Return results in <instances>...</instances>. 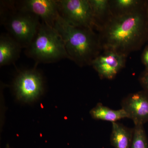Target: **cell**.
I'll list each match as a JSON object with an SVG mask.
<instances>
[{
    "label": "cell",
    "mask_w": 148,
    "mask_h": 148,
    "mask_svg": "<svg viewBox=\"0 0 148 148\" xmlns=\"http://www.w3.org/2000/svg\"><path fill=\"white\" fill-rule=\"evenodd\" d=\"M131 148H148V139L144 125H135Z\"/></svg>",
    "instance_id": "cell-15"
},
{
    "label": "cell",
    "mask_w": 148,
    "mask_h": 148,
    "mask_svg": "<svg viewBox=\"0 0 148 148\" xmlns=\"http://www.w3.org/2000/svg\"><path fill=\"white\" fill-rule=\"evenodd\" d=\"M142 62L145 66L146 69H148V45L145 48L142 55Z\"/></svg>",
    "instance_id": "cell-17"
},
{
    "label": "cell",
    "mask_w": 148,
    "mask_h": 148,
    "mask_svg": "<svg viewBox=\"0 0 148 148\" xmlns=\"http://www.w3.org/2000/svg\"><path fill=\"white\" fill-rule=\"evenodd\" d=\"M127 56L111 50H103L91 66L101 79H112L123 69Z\"/></svg>",
    "instance_id": "cell-7"
},
{
    "label": "cell",
    "mask_w": 148,
    "mask_h": 148,
    "mask_svg": "<svg viewBox=\"0 0 148 148\" xmlns=\"http://www.w3.org/2000/svg\"><path fill=\"white\" fill-rule=\"evenodd\" d=\"M6 148H10L9 147V146H8L7 147H6Z\"/></svg>",
    "instance_id": "cell-18"
},
{
    "label": "cell",
    "mask_w": 148,
    "mask_h": 148,
    "mask_svg": "<svg viewBox=\"0 0 148 148\" xmlns=\"http://www.w3.org/2000/svg\"><path fill=\"white\" fill-rule=\"evenodd\" d=\"M22 48L10 35L2 34L0 37V66L15 62L20 56Z\"/></svg>",
    "instance_id": "cell-10"
},
{
    "label": "cell",
    "mask_w": 148,
    "mask_h": 148,
    "mask_svg": "<svg viewBox=\"0 0 148 148\" xmlns=\"http://www.w3.org/2000/svg\"><path fill=\"white\" fill-rule=\"evenodd\" d=\"M53 27L64 40L69 59L80 67L91 65L103 51L98 33L93 29L71 25L60 14Z\"/></svg>",
    "instance_id": "cell-2"
},
{
    "label": "cell",
    "mask_w": 148,
    "mask_h": 148,
    "mask_svg": "<svg viewBox=\"0 0 148 148\" xmlns=\"http://www.w3.org/2000/svg\"><path fill=\"white\" fill-rule=\"evenodd\" d=\"M17 6L52 27L59 14L57 1L54 0H26L21 1Z\"/></svg>",
    "instance_id": "cell-9"
},
{
    "label": "cell",
    "mask_w": 148,
    "mask_h": 148,
    "mask_svg": "<svg viewBox=\"0 0 148 148\" xmlns=\"http://www.w3.org/2000/svg\"><path fill=\"white\" fill-rule=\"evenodd\" d=\"M145 0H110V7L113 16L125 15L134 11Z\"/></svg>",
    "instance_id": "cell-14"
},
{
    "label": "cell",
    "mask_w": 148,
    "mask_h": 148,
    "mask_svg": "<svg viewBox=\"0 0 148 148\" xmlns=\"http://www.w3.org/2000/svg\"><path fill=\"white\" fill-rule=\"evenodd\" d=\"M103 50L127 56L141 49L148 41V5L145 0L130 13L113 16L98 32Z\"/></svg>",
    "instance_id": "cell-1"
},
{
    "label": "cell",
    "mask_w": 148,
    "mask_h": 148,
    "mask_svg": "<svg viewBox=\"0 0 148 148\" xmlns=\"http://www.w3.org/2000/svg\"><path fill=\"white\" fill-rule=\"evenodd\" d=\"M139 80L143 90L148 92V69H145L141 73Z\"/></svg>",
    "instance_id": "cell-16"
},
{
    "label": "cell",
    "mask_w": 148,
    "mask_h": 148,
    "mask_svg": "<svg viewBox=\"0 0 148 148\" xmlns=\"http://www.w3.org/2000/svg\"><path fill=\"white\" fill-rule=\"evenodd\" d=\"M89 2L95 30L99 32L113 17L110 7V0H89Z\"/></svg>",
    "instance_id": "cell-12"
},
{
    "label": "cell",
    "mask_w": 148,
    "mask_h": 148,
    "mask_svg": "<svg viewBox=\"0 0 148 148\" xmlns=\"http://www.w3.org/2000/svg\"><path fill=\"white\" fill-rule=\"evenodd\" d=\"M133 128L120 123H112L110 143L115 148H131L133 140Z\"/></svg>",
    "instance_id": "cell-11"
},
{
    "label": "cell",
    "mask_w": 148,
    "mask_h": 148,
    "mask_svg": "<svg viewBox=\"0 0 148 148\" xmlns=\"http://www.w3.org/2000/svg\"><path fill=\"white\" fill-rule=\"evenodd\" d=\"M121 105L135 125L148 122V92L145 90L130 93L122 100Z\"/></svg>",
    "instance_id": "cell-8"
},
{
    "label": "cell",
    "mask_w": 148,
    "mask_h": 148,
    "mask_svg": "<svg viewBox=\"0 0 148 148\" xmlns=\"http://www.w3.org/2000/svg\"><path fill=\"white\" fill-rule=\"evenodd\" d=\"M14 89L20 101L31 102L36 100L43 91L41 75L35 68L21 71L14 80Z\"/></svg>",
    "instance_id": "cell-6"
},
{
    "label": "cell",
    "mask_w": 148,
    "mask_h": 148,
    "mask_svg": "<svg viewBox=\"0 0 148 148\" xmlns=\"http://www.w3.org/2000/svg\"><path fill=\"white\" fill-rule=\"evenodd\" d=\"M2 8V21L11 36L27 49L34 38L41 23L40 18L32 14L21 10L11 3Z\"/></svg>",
    "instance_id": "cell-4"
},
{
    "label": "cell",
    "mask_w": 148,
    "mask_h": 148,
    "mask_svg": "<svg viewBox=\"0 0 148 148\" xmlns=\"http://www.w3.org/2000/svg\"><path fill=\"white\" fill-rule=\"evenodd\" d=\"M25 53L36 61V64L69 59L61 35L54 27L43 21L32 42L26 49Z\"/></svg>",
    "instance_id": "cell-3"
},
{
    "label": "cell",
    "mask_w": 148,
    "mask_h": 148,
    "mask_svg": "<svg viewBox=\"0 0 148 148\" xmlns=\"http://www.w3.org/2000/svg\"><path fill=\"white\" fill-rule=\"evenodd\" d=\"M90 114L92 118L96 120L116 122L118 121L128 118L127 114L122 109L114 110L98 103L94 108L91 109Z\"/></svg>",
    "instance_id": "cell-13"
},
{
    "label": "cell",
    "mask_w": 148,
    "mask_h": 148,
    "mask_svg": "<svg viewBox=\"0 0 148 148\" xmlns=\"http://www.w3.org/2000/svg\"><path fill=\"white\" fill-rule=\"evenodd\" d=\"M57 2L60 15L69 24L95 30L89 0H59Z\"/></svg>",
    "instance_id": "cell-5"
},
{
    "label": "cell",
    "mask_w": 148,
    "mask_h": 148,
    "mask_svg": "<svg viewBox=\"0 0 148 148\" xmlns=\"http://www.w3.org/2000/svg\"><path fill=\"white\" fill-rule=\"evenodd\" d=\"M147 1V3H148V1Z\"/></svg>",
    "instance_id": "cell-19"
}]
</instances>
